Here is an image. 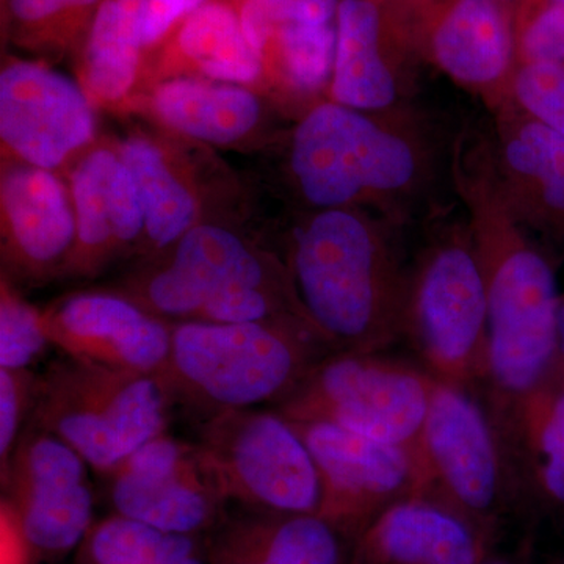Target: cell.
<instances>
[{
    "label": "cell",
    "instance_id": "19",
    "mask_svg": "<svg viewBox=\"0 0 564 564\" xmlns=\"http://www.w3.org/2000/svg\"><path fill=\"white\" fill-rule=\"evenodd\" d=\"M492 536L434 499L400 500L356 541L352 564H480L491 555Z\"/></svg>",
    "mask_w": 564,
    "mask_h": 564
},
{
    "label": "cell",
    "instance_id": "5",
    "mask_svg": "<svg viewBox=\"0 0 564 564\" xmlns=\"http://www.w3.org/2000/svg\"><path fill=\"white\" fill-rule=\"evenodd\" d=\"M121 295L170 323L313 325L289 267L217 225L193 226L150 269L133 276Z\"/></svg>",
    "mask_w": 564,
    "mask_h": 564
},
{
    "label": "cell",
    "instance_id": "32",
    "mask_svg": "<svg viewBox=\"0 0 564 564\" xmlns=\"http://www.w3.org/2000/svg\"><path fill=\"white\" fill-rule=\"evenodd\" d=\"M51 344L44 314L6 280L0 295V369L29 370Z\"/></svg>",
    "mask_w": 564,
    "mask_h": 564
},
{
    "label": "cell",
    "instance_id": "17",
    "mask_svg": "<svg viewBox=\"0 0 564 564\" xmlns=\"http://www.w3.org/2000/svg\"><path fill=\"white\" fill-rule=\"evenodd\" d=\"M329 101L359 110L406 102L421 65L386 17L381 0H340Z\"/></svg>",
    "mask_w": 564,
    "mask_h": 564
},
{
    "label": "cell",
    "instance_id": "8",
    "mask_svg": "<svg viewBox=\"0 0 564 564\" xmlns=\"http://www.w3.org/2000/svg\"><path fill=\"white\" fill-rule=\"evenodd\" d=\"M196 452L226 503L276 514H318L322 481L302 434L274 410L204 419Z\"/></svg>",
    "mask_w": 564,
    "mask_h": 564
},
{
    "label": "cell",
    "instance_id": "12",
    "mask_svg": "<svg viewBox=\"0 0 564 564\" xmlns=\"http://www.w3.org/2000/svg\"><path fill=\"white\" fill-rule=\"evenodd\" d=\"M310 448L322 481L318 516L358 541L389 507L423 496L419 448L381 443L322 422H292Z\"/></svg>",
    "mask_w": 564,
    "mask_h": 564
},
{
    "label": "cell",
    "instance_id": "29",
    "mask_svg": "<svg viewBox=\"0 0 564 564\" xmlns=\"http://www.w3.org/2000/svg\"><path fill=\"white\" fill-rule=\"evenodd\" d=\"M104 0H2L7 39L31 51L79 46Z\"/></svg>",
    "mask_w": 564,
    "mask_h": 564
},
{
    "label": "cell",
    "instance_id": "13",
    "mask_svg": "<svg viewBox=\"0 0 564 564\" xmlns=\"http://www.w3.org/2000/svg\"><path fill=\"white\" fill-rule=\"evenodd\" d=\"M7 503L33 551L62 555L91 525L87 463L68 444L33 425L20 437L2 474Z\"/></svg>",
    "mask_w": 564,
    "mask_h": 564
},
{
    "label": "cell",
    "instance_id": "7",
    "mask_svg": "<svg viewBox=\"0 0 564 564\" xmlns=\"http://www.w3.org/2000/svg\"><path fill=\"white\" fill-rule=\"evenodd\" d=\"M403 337L437 381L470 391L488 380V299L467 220L434 234L411 267Z\"/></svg>",
    "mask_w": 564,
    "mask_h": 564
},
{
    "label": "cell",
    "instance_id": "36",
    "mask_svg": "<svg viewBox=\"0 0 564 564\" xmlns=\"http://www.w3.org/2000/svg\"><path fill=\"white\" fill-rule=\"evenodd\" d=\"M209 0H147L144 7V50L165 43L192 13Z\"/></svg>",
    "mask_w": 564,
    "mask_h": 564
},
{
    "label": "cell",
    "instance_id": "16",
    "mask_svg": "<svg viewBox=\"0 0 564 564\" xmlns=\"http://www.w3.org/2000/svg\"><path fill=\"white\" fill-rule=\"evenodd\" d=\"M44 321L51 344L69 358L155 377L169 364L173 323L121 293L70 295L47 311Z\"/></svg>",
    "mask_w": 564,
    "mask_h": 564
},
{
    "label": "cell",
    "instance_id": "38",
    "mask_svg": "<svg viewBox=\"0 0 564 564\" xmlns=\"http://www.w3.org/2000/svg\"><path fill=\"white\" fill-rule=\"evenodd\" d=\"M564 359V296L560 299L558 313H556V358Z\"/></svg>",
    "mask_w": 564,
    "mask_h": 564
},
{
    "label": "cell",
    "instance_id": "40",
    "mask_svg": "<svg viewBox=\"0 0 564 564\" xmlns=\"http://www.w3.org/2000/svg\"><path fill=\"white\" fill-rule=\"evenodd\" d=\"M497 2L502 3V6L508 7V9L511 10V7H513L518 0H497Z\"/></svg>",
    "mask_w": 564,
    "mask_h": 564
},
{
    "label": "cell",
    "instance_id": "6",
    "mask_svg": "<svg viewBox=\"0 0 564 564\" xmlns=\"http://www.w3.org/2000/svg\"><path fill=\"white\" fill-rule=\"evenodd\" d=\"M170 404L155 375L66 356L36 381L33 425L68 444L88 466L111 474L141 445L165 433Z\"/></svg>",
    "mask_w": 564,
    "mask_h": 564
},
{
    "label": "cell",
    "instance_id": "24",
    "mask_svg": "<svg viewBox=\"0 0 564 564\" xmlns=\"http://www.w3.org/2000/svg\"><path fill=\"white\" fill-rule=\"evenodd\" d=\"M169 40L170 55L204 79L243 85L265 74V63L245 39L239 13L229 0L204 3Z\"/></svg>",
    "mask_w": 564,
    "mask_h": 564
},
{
    "label": "cell",
    "instance_id": "30",
    "mask_svg": "<svg viewBox=\"0 0 564 564\" xmlns=\"http://www.w3.org/2000/svg\"><path fill=\"white\" fill-rule=\"evenodd\" d=\"M90 564H207L191 534L169 533L117 514L91 530Z\"/></svg>",
    "mask_w": 564,
    "mask_h": 564
},
{
    "label": "cell",
    "instance_id": "28",
    "mask_svg": "<svg viewBox=\"0 0 564 564\" xmlns=\"http://www.w3.org/2000/svg\"><path fill=\"white\" fill-rule=\"evenodd\" d=\"M336 40V22H278L265 57V73L300 95L322 91L332 82Z\"/></svg>",
    "mask_w": 564,
    "mask_h": 564
},
{
    "label": "cell",
    "instance_id": "22",
    "mask_svg": "<svg viewBox=\"0 0 564 564\" xmlns=\"http://www.w3.org/2000/svg\"><path fill=\"white\" fill-rule=\"evenodd\" d=\"M152 107L166 126L192 139L228 144L258 128V96L236 84L174 77L155 88Z\"/></svg>",
    "mask_w": 564,
    "mask_h": 564
},
{
    "label": "cell",
    "instance_id": "37",
    "mask_svg": "<svg viewBox=\"0 0 564 564\" xmlns=\"http://www.w3.org/2000/svg\"><path fill=\"white\" fill-rule=\"evenodd\" d=\"M0 536H2V564H29L31 544L6 500H2V514H0Z\"/></svg>",
    "mask_w": 564,
    "mask_h": 564
},
{
    "label": "cell",
    "instance_id": "26",
    "mask_svg": "<svg viewBox=\"0 0 564 564\" xmlns=\"http://www.w3.org/2000/svg\"><path fill=\"white\" fill-rule=\"evenodd\" d=\"M118 154L139 185L148 242L152 250H169L196 225L195 196L150 140L132 137L121 144Z\"/></svg>",
    "mask_w": 564,
    "mask_h": 564
},
{
    "label": "cell",
    "instance_id": "15",
    "mask_svg": "<svg viewBox=\"0 0 564 564\" xmlns=\"http://www.w3.org/2000/svg\"><path fill=\"white\" fill-rule=\"evenodd\" d=\"M95 113L76 82L35 62L0 73V137L28 165L54 170L90 143Z\"/></svg>",
    "mask_w": 564,
    "mask_h": 564
},
{
    "label": "cell",
    "instance_id": "4",
    "mask_svg": "<svg viewBox=\"0 0 564 564\" xmlns=\"http://www.w3.org/2000/svg\"><path fill=\"white\" fill-rule=\"evenodd\" d=\"M334 348L311 323H173L161 375L172 403L209 415L276 406Z\"/></svg>",
    "mask_w": 564,
    "mask_h": 564
},
{
    "label": "cell",
    "instance_id": "23",
    "mask_svg": "<svg viewBox=\"0 0 564 564\" xmlns=\"http://www.w3.org/2000/svg\"><path fill=\"white\" fill-rule=\"evenodd\" d=\"M494 422L507 458L521 455L538 489L551 502L564 505V389L551 391L544 383L497 406Z\"/></svg>",
    "mask_w": 564,
    "mask_h": 564
},
{
    "label": "cell",
    "instance_id": "14",
    "mask_svg": "<svg viewBox=\"0 0 564 564\" xmlns=\"http://www.w3.org/2000/svg\"><path fill=\"white\" fill-rule=\"evenodd\" d=\"M111 475V503L118 514L162 532H209L226 503L204 469L195 444L165 433L124 459Z\"/></svg>",
    "mask_w": 564,
    "mask_h": 564
},
{
    "label": "cell",
    "instance_id": "31",
    "mask_svg": "<svg viewBox=\"0 0 564 564\" xmlns=\"http://www.w3.org/2000/svg\"><path fill=\"white\" fill-rule=\"evenodd\" d=\"M516 68L564 62V0H518L511 7Z\"/></svg>",
    "mask_w": 564,
    "mask_h": 564
},
{
    "label": "cell",
    "instance_id": "1",
    "mask_svg": "<svg viewBox=\"0 0 564 564\" xmlns=\"http://www.w3.org/2000/svg\"><path fill=\"white\" fill-rule=\"evenodd\" d=\"M451 176L488 299V381L496 406L547 383L556 361V293L551 263L505 202L494 169L491 137L467 129L456 137Z\"/></svg>",
    "mask_w": 564,
    "mask_h": 564
},
{
    "label": "cell",
    "instance_id": "2",
    "mask_svg": "<svg viewBox=\"0 0 564 564\" xmlns=\"http://www.w3.org/2000/svg\"><path fill=\"white\" fill-rule=\"evenodd\" d=\"M400 225L366 209H322L293 236L296 295L334 351L381 352L402 339L410 269Z\"/></svg>",
    "mask_w": 564,
    "mask_h": 564
},
{
    "label": "cell",
    "instance_id": "20",
    "mask_svg": "<svg viewBox=\"0 0 564 564\" xmlns=\"http://www.w3.org/2000/svg\"><path fill=\"white\" fill-rule=\"evenodd\" d=\"M3 237L10 265L29 278L69 267L77 242L73 202L51 170L11 166L2 176Z\"/></svg>",
    "mask_w": 564,
    "mask_h": 564
},
{
    "label": "cell",
    "instance_id": "35",
    "mask_svg": "<svg viewBox=\"0 0 564 564\" xmlns=\"http://www.w3.org/2000/svg\"><path fill=\"white\" fill-rule=\"evenodd\" d=\"M109 209L115 248L118 250L124 245L139 240L147 226L143 202H141L139 185L121 158L118 159L111 174Z\"/></svg>",
    "mask_w": 564,
    "mask_h": 564
},
{
    "label": "cell",
    "instance_id": "11",
    "mask_svg": "<svg viewBox=\"0 0 564 564\" xmlns=\"http://www.w3.org/2000/svg\"><path fill=\"white\" fill-rule=\"evenodd\" d=\"M419 452L423 496L448 505L494 538L510 500V464L492 415L469 389L436 380Z\"/></svg>",
    "mask_w": 564,
    "mask_h": 564
},
{
    "label": "cell",
    "instance_id": "39",
    "mask_svg": "<svg viewBox=\"0 0 564 564\" xmlns=\"http://www.w3.org/2000/svg\"><path fill=\"white\" fill-rule=\"evenodd\" d=\"M480 564H516L510 560L497 558V556L489 555L488 558L484 560Z\"/></svg>",
    "mask_w": 564,
    "mask_h": 564
},
{
    "label": "cell",
    "instance_id": "3",
    "mask_svg": "<svg viewBox=\"0 0 564 564\" xmlns=\"http://www.w3.org/2000/svg\"><path fill=\"white\" fill-rule=\"evenodd\" d=\"M436 158L432 128L406 102L359 110L323 101L296 124L289 165L318 210L372 209L402 223L429 187Z\"/></svg>",
    "mask_w": 564,
    "mask_h": 564
},
{
    "label": "cell",
    "instance_id": "10",
    "mask_svg": "<svg viewBox=\"0 0 564 564\" xmlns=\"http://www.w3.org/2000/svg\"><path fill=\"white\" fill-rule=\"evenodd\" d=\"M411 55L481 96L492 111L510 102L516 70L511 10L497 0H381Z\"/></svg>",
    "mask_w": 564,
    "mask_h": 564
},
{
    "label": "cell",
    "instance_id": "27",
    "mask_svg": "<svg viewBox=\"0 0 564 564\" xmlns=\"http://www.w3.org/2000/svg\"><path fill=\"white\" fill-rule=\"evenodd\" d=\"M118 152L99 148L85 155L70 180V202L77 223V242L69 267L76 272H95L117 250L110 225V182Z\"/></svg>",
    "mask_w": 564,
    "mask_h": 564
},
{
    "label": "cell",
    "instance_id": "25",
    "mask_svg": "<svg viewBox=\"0 0 564 564\" xmlns=\"http://www.w3.org/2000/svg\"><path fill=\"white\" fill-rule=\"evenodd\" d=\"M147 0H104L82 41L88 90L104 102H118L132 90L144 52Z\"/></svg>",
    "mask_w": 564,
    "mask_h": 564
},
{
    "label": "cell",
    "instance_id": "34",
    "mask_svg": "<svg viewBox=\"0 0 564 564\" xmlns=\"http://www.w3.org/2000/svg\"><path fill=\"white\" fill-rule=\"evenodd\" d=\"M36 378L29 370L0 369V463L6 473L22 421L35 402Z\"/></svg>",
    "mask_w": 564,
    "mask_h": 564
},
{
    "label": "cell",
    "instance_id": "21",
    "mask_svg": "<svg viewBox=\"0 0 564 564\" xmlns=\"http://www.w3.org/2000/svg\"><path fill=\"white\" fill-rule=\"evenodd\" d=\"M207 564H352L356 541L318 514L239 508L209 530Z\"/></svg>",
    "mask_w": 564,
    "mask_h": 564
},
{
    "label": "cell",
    "instance_id": "18",
    "mask_svg": "<svg viewBox=\"0 0 564 564\" xmlns=\"http://www.w3.org/2000/svg\"><path fill=\"white\" fill-rule=\"evenodd\" d=\"M494 169L527 231L564 237V137L508 102L494 111Z\"/></svg>",
    "mask_w": 564,
    "mask_h": 564
},
{
    "label": "cell",
    "instance_id": "9",
    "mask_svg": "<svg viewBox=\"0 0 564 564\" xmlns=\"http://www.w3.org/2000/svg\"><path fill=\"white\" fill-rule=\"evenodd\" d=\"M436 380L381 352L333 351L273 410L381 443L419 448Z\"/></svg>",
    "mask_w": 564,
    "mask_h": 564
},
{
    "label": "cell",
    "instance_id": "33",
    "mask_svg": "<svg viewBox=\"0 0 564 564\" xmlns=\"http://www.w3.org/2000/svg\"><path fill=\"white\" fill-rule=\"evenodd\" d=\"M510 102L564 137V62L518 66L511 82Z\"/></svg>",
    "mask_w": 564,
    "mask_h": 564
}]
</instances>
